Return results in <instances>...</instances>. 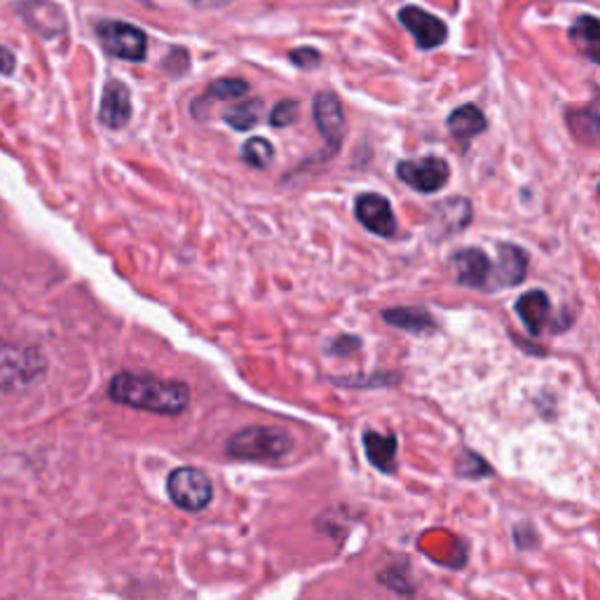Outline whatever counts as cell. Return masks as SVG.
Segmentation results:
<instances>
[{"label":"cell","mask_w":600,"mask_h":600,"mask_svg":"<svg viewBox=\"0 0 600 600\" xmlns=\"http://www.w3.org/2000/svg\"><path fill=\"white\" fill-rule=\"evenodd\" d=\"M383 319L406 333L430 336L437 331L434 317L430 313H424L422 307H389V310L383 313Z\"/></svg>","instance_id":"5bb4252c"},{"label":"cell","mask_w":600,"mask_h":600,"mask_svg":"<svg viewBox=\"0 0 600 600\" xmlns=\"http://www.w3.org/2000/svg\"><path fill=\"white\" fill-rule=\"evenodd\" d=\"M263 115V104L259 99H247L242 101V104L233 106L228 113H226V123L239 132H247L251 127L259 125V120Z\"/></svg>","instance_id":"ac0fdd59"},{"label":"cell","mask_w":600,"mask_h":600,"mask_svg":"<svg viewBox=\"0 0 600 600\" xmlns=\"http://www.w3.org/2000/svg\"><path fill=\"white\" fill-rule=\"evenodd\" d=\"M298 117V104L296 101H282V104L274 106L272 115H270V123L272 127H288L294 125Z\"/></svg>","instance_id":"44dd1931"},{"label":"cell","mask_w":600,"mask_h":600,"mask_svg":"<svg viewBox=\"0 0 600 600\" xmlns=\"http://www.w3.org/2000/svg\"><path fill=\"white\" fill-rule=\"evenodd\" d=\"M315 120L324 139L331 148H338L346 132V117H342L340 101L331 92H321L315 97Z\"/></svg>","instance_id":"8fae6325"},{"label":"cell","mask_w":600,"mask_h":600,"mask_svg":"<svg viewBox=\"0 0 600 600\" xmlns=\"http://www.w3.org/2000/svg\"><path fill=\"white\" fill-rule=\"evenodd\" d=\"M528 270V256L523 249L513 245L500 247V259H497L495 268H490V280L486 291H497L502 286H517L525 280Z\"/></svg>","instance_id":"9c48e42d"},{"label":"cell","mask_w":600,"mask_h":600,"mask_svg":"<svg viewBox=\"0 0 600 600\" xmlns=\"http://www.w3.org/2000/svg\"><path fill=\"white\" fill-rule=\"evenodd\" d=\"M228 455L247 462H274L294 451V439L282 427H245L228 441Z\"/></svg>","instance_id":"7a4b0ae2"},{"label":"cell","mask_w":600,"mask_h":600,"mask_svg":"<svg viewBox=\"0 0 600 600\" xmlns=\"http://www.w3.org/2000/svg\"><path fill=\"white\" fill-rule=\"evenodd\" d=\"M274 158V148L268 139H261V136H253L242 148V160L253 167V169H265Z\"/></svg>","instance_id":"d6986e66"},{"label":"cell","mask_w":600,"mask_h":600,"mask_svg":"<svg viewBox=\"0 0 600 600\" xmlns=\"http://www.w3.org/2000/svg\"><path fill=\"white\" fill-rule=\"evenodd\" d=\"M364 449L366 457L375 469L385 474H392L397 469V437L394 434H381V432H364Z\"/></svg>","instance_id":"9a60e30c"},{"label":"cell","mask_w":600,"mask_h":600,"mask_svg":"<svg viewBox=\"0 0 600 600\" xmlns=\"http://www.w3.org/2000/svg\"><path fill=\"white\" fill-rule=\"evenodd\" d=\"M399 22L414 33L416 43L422 47V49H432V47H439L445 43V36H449V29H445V24L441 20H437L434 14L424 12L420 8H414L408 5L399 12Z\"/></svg>","instance_id":"ba28073f"},{"label":"cell","mask_w":600,"mask_h":600,"mask_svg":"<svg viewBox=\"0 0 600 600\" xmlns=\"http://www.w3.org/2000/svg\"><path fill=\"white\" fill-rule=\"evenodd\" d=\"M453 268L457 272V282L469 288H488L490 268L488 256L482 249H460L453 256Z\"/></svg>","instance_id":"30bf717a"},{"label":"cell","mask_w":600,"mask_h":600,"mask_svg":"<svg viewBox=\"0 0 600 600\" xmlns=\"http://www.w3.org/2000/svg\"><path fill=\"white\" fill-rule=\"evenodd\" d=\"M188 3L200 8V10H214V8H223V5L233 3V0H188Z\"/></svg>","instance_id":"cb8c5ba5"},{"label":"cell","mask_w":600,"mask_h":600,"mask_svg":"<svg viewBox=\"0 0 600 600\" xmlns=\"http://www.w3.org/2000/svg\"><path fill=\"white\" fill-rule=\"evenodd\" d=\"M486 129V117L476 106H460L455 113L449 117V132L455 136V139H474Z\"/></svg>","instance_id":"2e32d148"},{"label":"cell","mask_w":600,"mask_h":600,"mask_svg":"<svg viewBox=\"0 0 600 600\" xmlns=\"http://www.w3.org/2000/svg\"><path fill=\"white\" fill-rule=\"evenodd\" d=\"M570 38L577 45L579 53H585L589 59H598V20L596 16H579L577 24L570 31Z\"/></svg>","instance_id":"e0dca14e"},{"label":"cell","mask_w":600,"mask_h":600,"mask_svg":"<svg viewBox=\"0 0 600 600\" xmlns=\"http://www.w3.org/2000/svg\"><path fill=\"white\" fill-rule=\"evenodd\" d=\"M99 38L106 53L125 61H141L146 55V33L125 22H104Z\"/></svg>","instance_id":"5b68a950"},{"label":"cell","mask_w":600,"mask_h":600,"mask_svg":"<svg viewBox=\"0 0 600 600\" xmlns=\"http://www.w3.org/2000/svg\"><path fill=\"white\" fill-rule=\"evenodd\" d=\"M397 174L406 185L416 188L418 193H437L449 181V165L441 158L406 160L399 162Z\"/></svg>","instance_id":"8992f818"},{"label":"cell","mask_w":600,"mask_h":600,"mask_svg":"<svg viewBox=\"0 0 600 600\" xmlns=\"http://www.w3.org/2000/svg\"><path fill=\"white\" fill-rule=\"evenodd\" d=\"M354 214L359 223L366 230L378 237H394L397 235V218H394V212L389 207V202L378 195V193H364L356 197L354 204Z\"/></svg>","instance_id":"52a82bcc"},{"label":"cell","mask_w":600,"mask_h":600,"mask_svg":"<svg viewBox=\"0 0 600 600\" xmlns=\"http://www.w3.org/2000/svg\"><path fill=\"white\" fill-rule=\"evenodd\" d=\"M291 59H294V64L298 66H317L319 64V53H315V49H296V53H291Z\"/></svg>","instance_id":"7402d4cb"},{"label":"cell","mask_w":600,"mask_h":600,"mask_svg":"<svg viewBox=\"0 0 600 600\" xmlns=\"http://www.w3.org/2000/svg\"><path fill=\"white\" fill-rule=\"evenodd\" d=\"M249 92V84L245 80H216L212 88L207 90V99L212 101H223V99H235V97H245Z\"/></svg>","instance_id":"ffe728a7"},{"label":"cell","mask_w":600,"mask_h":600,"mask_svg":"<svg viewBox=\"0 0 600 600\" xmlns=\"http://www.w3.org/2000/svg\"><path fill=\"white\" fill-rule=\"evenodd\" d=\"M517 315L523 321V327L528 329V333L540 336L546 327L548 317H552V301L544 294L542 288H533L523 294L517 301Z\"/></svg>","instance_id":"4fadbf2b"},{"label":"cell","mask_w":600,"mask_h":600,"mask_svg":"<svg viewBox=\"0 0 600 600\" xmlns=\"http://www.w3.org/2000/svg\"><path fill=\"white\" fill-rule=\"evenodd\" d=\"M167 495L179 509L197 513L210 507L214 484L207 474L195 467H179L167 476Z\"/></svg>","instance_id":"277c9868"},{"label":"cell","mask_w":600,"mask_h":600,"mask_svg":"<svg viewBox=\"0 0 600 600\" xmlns=\"http://www.w3.org/2000/svg\"><path fill=\"white\" fill-rule=\"evenodd\" d=\"M101 123L111 129H120L129 123L132 117V99L129 90L123 82L111 80L104 90V99H101Z\"/></svg>","instance_id":"7c38bea8"},{"label":"cell","mask_w":600,"mask_h":600,"mask_svg":"<svg viewBox=\"0 0 600 600\" xmlns=\"http://www.w3.org/2000/svg\"><path fill=\"white\" fill-rule=\"evenodd\" d=\"M14 71V57L10 49H5L3 45H0V73L3 76H10Z\"/></svg>","instance_id":"603a6c76"},{"label":"cell","mask_w":600,"mask_h":600,"mask_svg":"<svg viewBox=\"0 0 600 600\" xmlns=\"http://www.w3.org/2000/svg\"><path fill=\"white\" fill-rule=\"evenodd\" d=\"M109 397L120 404L156 416H181L191 404V389L179 381H162L144 373H117L109 385Z\"/></svg>","instance_id":"6da1fadb"},{"label":"cell","mask_w":600,"mask_h":600,"mask_svg":"<svg viewBox=\"0 0 600 600\" xmlns=\"http://www.w3.org/2000/svg\"><path fill=\"white\" fill-rule=\"evenodd\" d=\"M45 371L43 354L20 342H0V392L29 387Z\"/></svg>","instance_id":"3957f363"}]
</instances>
